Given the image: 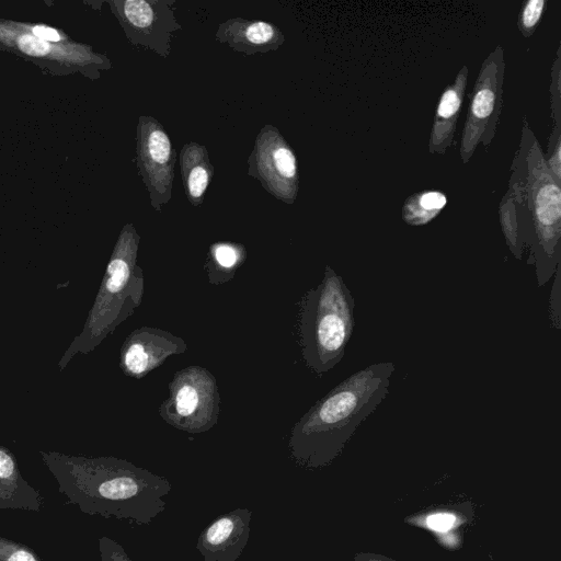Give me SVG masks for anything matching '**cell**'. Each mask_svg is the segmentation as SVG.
<instances>
[{
    "instance_id": "obj_6",
    "label": "cell",
    "mask_w": 561,
    "mask_h": 561,
    "mask_svg": "<svg viewBox=\"0 0 561 561\" xmlns=\"http://www.w3.org/2000/svg\"><path fill=\"white\" fill-rule=\"evenodd\" d=\"M219 401L215 377L209 370L193 365L175 373L159 413L169 425L199 434L217 424Z\"/></svg>"
},
{
    "instance_id": "obj_4",
    "label": "cell",
    "mask_w": 561,
    "mask_h": 561,
    "mask_svg": "<svg viewBox=\"0 0 561 561\" xmlns=\"http://www.w3.org/2000/svg\"><path fill=\"white\" fill-rule=\"evenodd\" d=\"M140 236L126 224L117 238L101 286L88 313L82 331L72 340L58 362L62 370L78 354L95 350L104 339L140 306L145 276L137 265Z\"/></svg>"
},
{
    "instance_id": "obj_20",
    "label": "cell",
    "mask_w": 561,
    "mask_h": 561,
    "mask_svg": "<svg viewBox=\"0 0 561 561\" xmlns=\"http://www.w3.org/2000/svg\"><path fill=\"white\" fill-rule=\"evenodd\" d=\"M499 214L506 243L514 256L520 259L525 247L518 224L516 206L508 191L500 203Z\"/></svg>"
},
{
    "instance_id": "obj_3",
    "label": "cell",
    "mask_w": 561,
    "mask_h": 561,
    "mask_svg": "<svg viewBox=\"0 0 561 561\" xmlns=\"http://www.w3.org/2000/svg\"><path fill=\"white\" fill-rule=\"evenodd\" d=\"M507 191L516 206L524 247L530 249L538 285L542 286L560 265L561 190L525 118Z\"/></svg>"
},
{
    "instance_id": "obj_12",
    "label": "cell",
    "mask_w": 561,
    "mask_h": 561,
    "mask_svg": "<svg viewBox=\"0 0 561 561\" xmlns=\"http://www.w3.org/2000/svg\"><path fill=\"white\" fill-rule=\"evenodd\" d=\"M252 512L236 508L215 518L196 542L204 561H236L250 538Z\"/></svg>"
},
{
    "instance_id": "obj_2",
    "label": "cell",
    "mask_w": 561,
    "mask_h": 561,
    "mask_svg": "<svg viewBox=\"0 0 561 561\" xmlns=\"http://www.w3.org/2000/svg\"><path fill=\"white\" fill-rule=\"evenodd\" d=\"M393 363L373 364L353 374L320 399L293 426L288 447L297 465H330L358 425L386 398Z\"/></svg>"
},
{
    "instance_id": "obj_27",
    "label": "cell",
    "mask_w": 561,
    "mask_h": 561,
    "mask_svg": "<svg viewBox=\"0 0 561 561\" xmlns=\"http://www.w3.org/2000/svg\"><path fill=\"white\" fill-rule=\"evenodd\" d=\"M19 25L26 32L46 41L49 43H61L66 37L62 36L57 30L49 27L47 25L36 24H22Z\"/></svg>"
},
{
    "instance_id": "obj_1",
    "label": "cell",
    "mask_w": 561,
    "mask_h": 561,
    "mask_svg": "<svg viewBox=\"0 0 561 561\" xmlns=\"http://www.w3.org/2000/svg\"><path fill=\"white\" fill-rule=\"evenodd\" d=\"M68 502L89 515L149 525L165 510L170 481L125 459L39 451Z\"/></svg>"
},
{
    "instance_id": "obj_19",
    "label": "cell",
    "mask_w": 561,
    "mask_h": 561,
    "mask_svg": "<svg viewBox=\"0 0 561 561\" xmlns=\"http://www.w3.org/2000/svg\"><path fill=\"white\" fill-rule=\"evenodd\" d=\"M446 204L447 198L442 192L422 191L405 199L402 207V218L411 226H423L434 219Z\"/></svg>"
},
{
    "instance_id": "obj_25",
    "label": "cell",
    "mask_w": 561,
    "mask_h": 561,
    "mask_svg": "<svg viewBox=\"0 0 561 561\" xmlns=\"http://www.w3.org/2000/svg\"><path fill=\"white\" fill-rule=\"evenodd\" d=\"M546 163L554 176L556 181L561 183V130L552 128L550 134L547 154L545 156Z\"/></svg>"
},
{
    "instance_id": "obj_22",
    "label": "cell",
    "mask_w": 561,
    "mask_h": 561,
    "mask_svg": "<svg viewBox=\"0 0 561 561\" xmlns=\"http://www.w3.org/2000/svg\"><path fill=\"white\" fill-rule=\"evenodd\" d=\"M546 0H529L522 5L517 26L524 37H529L535 32L543 12L546 11Z\"/></svg>"
},
{
    "instance_id": "obj_14",
    "label": "cell",
    "mask_w": 561,
    "mask_h": 561,
    "mask_svg": "<svg viewBox=\"0 0 561 561\" xmlns=\"http://www.w3.org/2000/svg\"><path fill=\"white\" fill-rule=\"evenodd\" d=\"M215 39L237 53L251 56L277 50L285 43V35L268 21L229 18L218 25Z\"/></svg>"
},
{
    "instance_id": "obj_9",
    "label": "cell",
    "mask_w": 561,
    "mask_h": 561,
    "mask_svg": "<svg viewBox=\"0 0 561 561\" xmlns=\"http://www.w3.org/2000/svg\"><path fill=\"white\" fill-rule=\"evenodd\" d=\"M136 161L139 175L158 213L172 197L176 151L163 125L153 116L140 115L136 128Z\"/></svg>"
},
{
    "instance_id": "obj_7",
    "label": "cell",
    "mask_w": 561,
    "mask_h": 561,
    "mask_svg": "<svg viewBox=\"0 0 561 561\" xmlns=\"http://www.w3.org/2000/svg\"><path fill=\"white\" fill-rule=\"evenodd\" d=\"M504 50L501 45L488 55L479 70L461 134L460 158L468 163L479 144L486 149L499 124L504 82Z\"/></svg>"
},
{
    "instance_id": "obj_24",
    "label": "cell",
    "mask_w": 561,
    "mask_h": 561,
    "mask_svg": "<svg viewBox=\"0 0 561 561\" xmlns=\"http://www.w3.org/2000/svg\"><path fill=\"white\" fill-rule=\"evenodd\" d=\"M560 46L557 49L556 59L552 66L551 71V85H550V92H551V110H552V119H553V127L561 130V102H560V80H561V67H560Z\"/></svg>"
},
{
    "instance_id": "obj_28",
    "label": "cell",
    "mask_w": 561,
    "mask_h": 561,
    "mask_svg": "<svg viewBox=\"0 0 561 561\" xmlns=\"http://www.w3.org/2000/svg\"><path fill=\"white\" fill-rule=\"evenodd\" d=\"M354 561H398L389 557L373 553V552H357L354 556Z\"/></svg>"
},
{
    "instance_id": "obj_5",
    "label": "cell",
    "mask_w": 561,
    "mask_h": 561,
    "mask_svg": "<svg viewBox=\"0 0 561 561\" xmlns=\"http://www.w3.org/2000/svg\"><path fill=\"white\" fill-rule=\"evenodd\" d=\"M354 306L341 276L327 265L321 283L305 295L299 316L302 358L318 375L343 358L354 328Z\"/></svg>"
},
{
    "instance_id": "obj_13",
    "label": "cell",
    "mask_w": 561,
    "mask_h": 561,
    "mask_svg": "<svg viewBox=\"0 0 561 561\" xmlns=\"http://www.w3.org/2000/svg\"><path fill=\"white\" fill-rule=\"evenodd\" d=\"M0 43L32 57L48 58L79 66L111 68L110 60L89 46L76 43H49L26 31L19 23L0 21Z\"/></svg>"
},
{
    "instance_id": "obj_10",
    "label": "cell",
    "mask_w": 561,
    "mask_h": 561,
    "mask_svg": "<svg viewBox=\"0 0 561 561\" xmlns=\"http://www.w3.org/2000/svg\"><path fill=\"white\" fill-rule=\"evenodd\" d=\"M175 3V0H116L111 7L133 45L167 58L173 34L182 30L174 14Z\"/></svg>"
},
{
    "instance_id": "obj_21",
    "label": "cell",
    "mask_w": 561,
    "mask_h": 561,
    "mask_svg": "<svg viewBox=\"0 0 561 561\" xmlns=\"http://www.w3.org/2000/svg\"><path fill=\"white\" fill-rule=\"evenodd\" d=\"M466 522L465 518H458L456 512L450 510H436L428 512L420 517H413L411 523L419 527H425L435 531H445L458 523Z\"/></svg>"
},
{
    "instance_id": "obj_18",
    "label": "cell",
    "mask_w": 561,
    "mask_h": 561,
    "mask_svg": "<svg viewBox=\"0 0 561 561\" xmlns=\"http://www.w3.org/2000/svg\"><path fill=\"white\" fill-rule=\"evenodd\" d=\"M247 259L245 247L238 242L220 241L209 245L205 268L211 285L229 282Z\"/></svg>"
},
{
    "instance_id": "obj_16",
    "label": "cell",
    "mask_w": 561,
    "mask_h": 561,
    "mask_svg": "<svg viewBox=\"0 0 561 561\" xmlns=\"http://www.w3.org/2000/svg\"><path fill=\"white\" fill-rule=\"evenodd\" d=\"M43 497L22 477L13 453L0 444V508L39 512Z\"/></svg>"
},
{
    "instance_id": "obj_17",
    "label": "cell",
    "mask_w": 561,
    "mask_h": 561,
    "mask_svg": "<svg viewBox=\"0 0 561 561\" xmlns=\"http://www.w3.org/2000/svg\"><path fill=\"white\" fill-rule=\"evenodd\" d=\"M180 170L187 201L193 206L202 205L214 178L207 147L193 140L184 144L180 151Z\"/></svg>"
},
{
    "instance_id": "obj_11",
    "label": "cell",
    "mask_w": 561,
    "mask_h": 561,
    "mask_svg": "<svg viewBox=\"0 0 561 561\" xmlns=\"http://www.w3.org/2000/svg\"><path fill=\"white\" fill-rule=\"evenodd\" d=\"M184 340L165 330L142 327L134 330L124 341L119 353L122 371L136 379L159 367L172 355L185 353Z\"/></svg>"
},
{
    "instance_id": "obj_8",
    "label": "cell",
    "mask_w": 561,
    "mask_h": 561,
    "mask_svg": "<svg viewBox=\"0 0 561 561\" xmlns=\"http://www.w3.org/2000/svg\"><path fill=\"white\" fill-rule=\"evenodd\" d=\"M248 174L276 199L293 205L299 192L297 157L274 125L266 124L257 133L248 158Z\"/></svg>"
},
{
    "instance_id": "obj_23",
    "label": "cell",
    "mask_w": 561,
    "mask_h": 561,
    "mask_svg": "<svg viewBox=\"0 0 561 561\" xmlns=\"http://www.w3.org/2000/svg\"><path fill=\"white\" fill-rule=\"evenodd\" d=\"M0 561H42L28 546L0 536Z\"/></svg>"
},
{
    "instance_id": "obj_26",
    "label": "cell",
    "mask_w": 561,
    "mask_h": 561,
    "mask_svg": "<svg viewBox=\"0 0 561 561\" xmlns=\"http://www.w3.org/2000/svg\"><path fill=\"white\" fill-rule=\"evenodd\" d=\"M101 561H134L117 541L103 536L99 539Z\"/></svg>"
},
{
    "instance_id": "obj_15",
    "label": "cell",
    "mask_w": 561,
    "mask_h": 561,
    "mask_svg": "<svg viewBox=\"0 0 561 561\" xmlns=\"http://www.w3.org/2000/svg\"><path fill=\"white\" fill-rule=\"evenodd\" d=\"M467 81L468 67L463 65L442 93L430 134L428 151L433 154H444L454 141Z\"/></svg>"
}]
</instances>
